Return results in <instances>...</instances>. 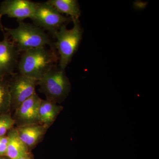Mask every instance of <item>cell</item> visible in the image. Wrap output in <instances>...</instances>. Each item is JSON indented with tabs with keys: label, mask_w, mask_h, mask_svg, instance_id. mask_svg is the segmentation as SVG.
<instances>
[{
	"label": "cell",
	"mask_w": 159,
	"mask_h": 159,
	"mask_svg": "<svg viewBox=\"0 0 159 159\" xmlns=\"http://www.w3.org/2000/svg\"><path fill=\"white\" fill-rule=\"evenodd\" d=\"M58 60L56 49L42 47L24 51L18 64V73L38 81L57 65Z\"/></svg>",
	"instance_id": "6da1fadb"
},
{
	"label": "cell",
	"mask_w": 159,
	"mask_h": 159,
	"mask_svg": "<svg viewBox=\"0 0 159 159\" xmlns=\"http://www.w3.org/2000/svg\"><path fill=\"white\" fill-rule=\"evenodd\" d=\"M1 27L16 44L21 53L47 46L55 49L51 35L34 24L22 21L14 29L3 27L1 24Z\"/></svg>",
	"instance_id": "7a4b0ae2"
},
{
	"label": "cell",
	"mask_w": 159,
	"mask_h": 159,
	"mask_svg": "<svg viewBox=\"0 0 159 159\" xmlns=\"http://www.w3.org/2000/svg\"><path fill=\"white\" fill-rule=\"evenodd\" d=\"M73 28L68 29L63 25L53 35L56 40L54 46L58 54V66L62 70L70 62L79 48L82 36V29L79 19L73 20Z\"/></svg>",
	"instance_id": "3957f363"
},
{
	"label": "cell",
	"mask_w": 159,
	"mask_h": 159,
	"mask_svg": "<svg viewBox=\"0 0 159 159\" xmlns=\"http://www.w3.org/2000/svg\"><path fill=\"white\" fill-rule=\"evenodd\" d=\"M39 90L45 96L47 100L61 103L70 92L71 84L65 70L59 66H55L38 81Z\"/></svg>",
	"instance_id": "277c9868"
},
{
	"label": "cell",
	"mask_w": 159,
	"mask_h": 159,
	"mask_svg": "<svg viewBox=\"0 0 159 159\" xmlns=\"http://www.w3.org/2000/svg\"><path fill=\"white\" fill-rule=\"evenodd\" d=\"M31 19L34 25L48 31L52 36L62 26L73 21L71 18L60 13L47 2H37Z\"/></svg>",
	"instance_id": "5b68a950"
},
{
	"label": "cell",
	"mask_w": 159,
	"mask_h": 159,
	"mask_svg": "<svg viewBox=\"0 0 159 159\" xmlns=\"http://www.w3.org/2000/svg\"><path fill=\"white\" fill-rule=\"evenodd\" d=\"M9 77L11 113L24 101L36 93L38 80L19 73H14Z\"/></svg>",
	"instance_id": "8992f818"
},
{
	"label": "cell",
	"mask_w": 159,
	"mask_h": 159,
	"mask_svg": "<svg viewBox=\"0 0 159 159\" xmlns=\"http://www.w3.org/2000/svg\"><path fill=\"white\" fill-rule=\"evenodd\" d=\"M2 31L4 38L0 41V76L9 77L17 67L21 52L9 35Z\"/></svg>",
	"instance_id": "52a82bcc"
},
{
	"label": "cell",
	"mask_w": 159,
	"mask_h": 159,
	"mask_svg": "<svg viewBox=\"0 0 159 159\" xmlns=\"http://www.w3.org/2000/svg\"><path fill=\"white\" fill-rule=\"evenodd\" d=\"M41 99L35 93L16 109L12 116L15 127L40 124L38 112Z\"/></svg>",
	"instance_id": "ba28073f"
},
{
	"label": "cell",
	"mask_w": 159,
	"mask_h": 159,
	"mask_svg": "<svg viewBox=\"0 0 159 159\" xmlns=\"http://www.w3.org/2000/svg\"><path fill=\"white\" fill-rule=\"evenodd\" d=\"M37 5V2L29 0H5L0 5V21L4 15L16 18L19 22L31 19Z\"/></svg>",
	"instance_id": "9c48e42d"
},
{
	"label": "cell",
	"mask_w": 159,
	"mask_h": 159,
	"mask_svg": "<svg viewBox=\"0 0 159 159\" xmlns=\"http://www.w3.org/2000/svg\"><path fill=\"white\" fill-rule=\"evenodd\" d=\"M20 139L31 151L41 142L50 127L41 124H35L16 127Z\"/></svg>",
	"instance_id": "30bf717a"
},
{
	"label": "cell",
	"mask_w": 159,
	"mask_h": 159,
	"mask_svg": "<svg viewBox=\"0 0 159 159\" xmlns=\"http://www.w3.org/2000/svg\"><path fill=\"white\" fill-rule=\"evenodd\" d=\"M63 109L62 106L47 99H42L39 108V123L51 127Z\"/></svg>",
	"instance_id": "8fae6325"
},
{
	"label": "cell",
	"mask_w": 159,
	"mask_h": 159,
	"mask_svg": "<svg viewBox=\"0 0 159 159\" xmlns=\"http://www.w3.org/2000/svg\"><path fill=\"white\" fill-rule=\"evenodd\" d=\"M7 136L8 144L6 156L10 159H18L23 155L30 152L20 139L15 126L9 131Z\"/></svg>",
	"instance_id": "7c38bea8"
},
{
	"label": "cell",
	"mask_w": 159,
	"mask_h": 159,
	"mask_svg": "<svg viewBox=\"0 0 159 159\" xmlns=\"http://www.w3.org/2000/svg\"><path fill=\"white\" fill-rule=\"evenodd\" d=\"M61 14H66L72 19H79L80 8L78 1L76 0H49L47 1Z\"/></svg>",
	"instance_id": "4fadbf2b"
},
{
	"label": "cell",
	"mask_w": 159,
	"mask_h": 159,
	"mask_svg": "<svg viewBox=\"0 0 159 159\" xmlns=\"http://www.w3.org/2000/svg\"><path fill=\"white\" fill-rule=\"evenodd\" d=\"M8 77L0 76V116L11 113V97Z\"/></svg>",
	"instance_id": "5bb4252c"
},
{
	"label": "cell",
	"mask_w": 159,
	"mask_h": 159,
	"mask_svg": "<svg viewBox=\"0 0 159 159\" xmlns=\"http://www.w3.org/2000/svg\"><path fill=\"white\" fill-rule=\"evenodd\" d=\"M15 125V124L11 113L0 116V137L6 136Z\"/></svg>",
	"instance_id": "9a60e30c"
},
{
	"label": "cell",
	"mask_w": 159,
	"mask_h": 159,
	"mask_svg": "<svg viewBox=\"0 0 159 159\" xmlns=\"http://www.w3.org/2000/svg\"><path fill=\"white\" fill-rule=\"evenodd\" d=\"M7 144L8 137L7 135L5 136L0 137V157L6 156Z\"/></svg>",
	"instance_id": "2e32d148"
},
{
	"label": "cell",
	"mask_w": 159,
	"mask_h": 159,
	"mask_svg": "<svg viewBox=\"0 0 159 159\" xmlns=\"http://www.w3.org/2000/svg\"><path fill=\"white\" fill-rule=\"evenodd\" d=\"M18 159H34V158L33 154L31 153V152L30 151L23 155Z\"/></svg>",
	"instance_id": "e0dca14e"
},
{
	"label": "cell",
	"mask_w": 159,
	"mask_h": 159,
	"mask_svg": "<svg viewBox=\"0 0 159 159\" xmlns=\"http://www.w3.org/2000/svg\"><path fill=\"white\" fill-rule=\"evenodd\" d=\"M0 159H10L8 157L5 156L0 157Z\"/></svg>",
	"instance_id": "ac0fdd59"
}]
</instances>
